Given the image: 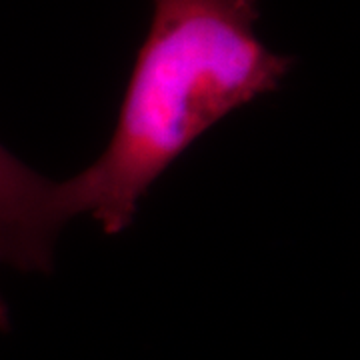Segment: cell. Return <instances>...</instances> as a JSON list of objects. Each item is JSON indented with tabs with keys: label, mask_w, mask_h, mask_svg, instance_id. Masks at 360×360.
I'll use <instances>...</instances> for the list:
<instances>
[{
	"label": "cell",
	"mask_w": 360,
	"mask_h": 360,
	"mask_svg": "<svg viewBox=\"0 0 360 360\" xmlns=\"http://www.w3.org/2000/svg\"><path fill=\"white\" fill-rule=\"evenodd\" d=\"M260 0H155L110 141L65 180L75 219L120 234L150 186L236 108L274 92L292 60L258 39Z\"/></svg>",
	"instance_id": "cell-1"
},
{
	"label": "cell",
	"mask_w": 360,
	"mask_h": 360,
	"mask_svg": "<svg viewBox=\"0 0 360 360\" xmlns=\"http://www.w3.org/2000/svg\"><path fill=\"white\" fill-rule=\"evenodd\" d=\"M75 219L65 180H52L0 144V264L51 272L60 232Z\"/></svg>",
	"instance_id": "cell-2"
}]
</instances>
